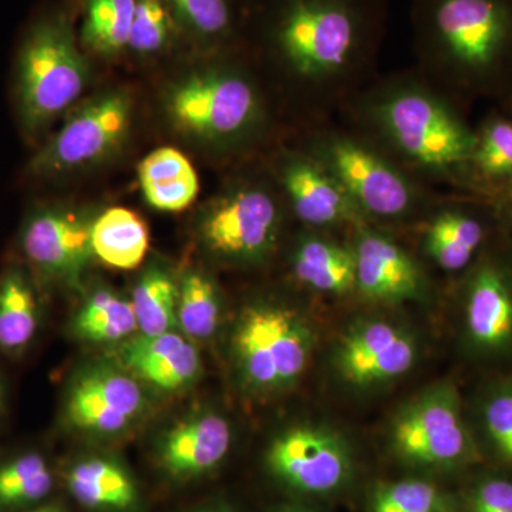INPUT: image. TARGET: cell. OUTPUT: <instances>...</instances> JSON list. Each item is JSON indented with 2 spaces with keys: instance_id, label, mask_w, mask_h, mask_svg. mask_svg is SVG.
Instances as JSON below:
<instances>
[{
  "instance_id": "obj_1",
  "label": "cell",
  "mask_w": 512,
  "mask_h": 512,
  "mask_svg": "<svg viewBox=\"0 0 512 512\" xmlns=\"http://www.w3.org/2000/svg\"><path fill=\"white\" fill-rule=\"evenodd\" d=\"M387 0H265L259 46L291 90L303 130L330 121L377 76Z\"/></svg>"
},
{
  "instance_id": "obj_2",
  "label": "cell",
  "mask_w": 512,
  "mask_h": 512,
  "mask_svg": "<svg viewBox=\"0 0 512 512\" xmlns=\"http://www.w3.org/2000/svg\"><path fill=\"white\" fill-rule=\"evenodd\" d=\"M339 114L420 183L461 194L474 126L464 104L419 70L375 77Z\"/></svg>"
},
{
  "instance_id": "obj_3",
  "label": "cell",
  "mask_w": 512,
  "mask_h": 512,
  "mask_svg": "<svg viewBox=\"0 0 512 512\" xmlns=\"http://www.w3.org/2000/svg\"><path fill=\"white\" fill-rule=\"evenodd\" d=\"M417 70L461 103L512 94V0H412Z\"/></svg>"
},
{
  "instance_id": "obj_4",
  "label": "cell",
  "mask_w": 512,
  "mask_h": 512,
  "mask_svg": "<svg viewBox=\"0 0 512 512\" xmlns=\"http://www.w3.org/2000/svg\"><path fill=\"white\" fill-rule=\"evenodd\" d=\"M90 64L76 29L72 6L42 10L29 23L15 62L16 116L30 143H40L83 96Z\"/></svg>"
},
{
  "instance_id": "obj_5",
  "label": "cell",
  "mask_w": 512,
  "mask_h": 512,
  "mask_svg": "<svg viewBox=\"0 0 512 512\" xmlns=\"http://www.w3.org/2000/svg\"><path fill=\"white\" fill-rule=\"evenodd\" d=\"M164 106L181 133L222 153L254 146L265 137L271 120L255 74L231 59L214 60L185 74L168 89Z\"/></svg>"
},
{
  "instance_id": "obj_6",
  "label": "cell",
  "mask_w": 512,
  "mask_h": 512,
  "mask_svg": "<svg viewBox=\"0 0 512 512\" xmlns=\"http://www.w3.org/2000/svg\"><path fill=\"white\" fill-rule=\"evenodd\" d=\"M299 147L325 165L367 224L426 217L440 200L433 188L345 126L326 121L306 128Z\"/></svg>"
},
{
  "instance_id": "obj_7",
  "label": "cell",
  "mask_w": 512,
  "mask_h": 512,
  "mask_svg": "<svg viewBox=\"0 0 512 512\" xmlns=\"http://www.w3.org/2000/svg\"><path fill=\"white\" fill-rule=\"evenodd\" d=\"M315 335L292 306L256 299L242 309L232 333V356L239 379L251 393L285 392L311 362Z\"/></svg>"
},
{
  "instance_id": "obj_8",
  "label": "cell",
  "mask_w": 512,
  "mask_h": 512,
  "mask_svg": "<svg viewBox=\"0 0 512 512\" xmlns=\"http://www.w3.org/2000/svg\"><path fill=\"white\" fill-rule=\"evenodd\" d=\"M242 178L202 211L198 234L214 258L229 265L265 264L281 239L284 195L274 180Z\"/></svg>"
},
{
  "instance_id": "obj_9",
  "label": "cell",
  "mask_w": 512,
  "mask_h": 512,
  "mask_svg": "<svg viewBox=\"0 0 512 512\" xmlns=\"http://www.w3.org/2000/svg\"><path fill=\"white\" fill-rule=\"evenodd\" d=\"M133 110L134 100L126 89H109L74 106L62 126L40 141L26 175L47 181L103 163L126 143Z\"/></svg>"
},
{
  "instance_id": "obj_10",
  "label": "cell",
  "mask_w": 512,
  "mask_h": 512,
  "mask_svg": "<svg viewBox=\"0 0 512 512\" xmlns=\"http://www.w3.org/2000/svg\"><path fill=\"white\" fill-rule=\"evenodd\" d=\"M390 437L396 453L417 466H456L474 453L460 394L451 383L437 384L406 404L393 420Z\"/></svg>"
},
{
  "instance_id": "obj_11",
  "label": "cell",
  "mask_w": 512,
  "mask_h": 512,
  "mask_svg": "<svg viewBox=\"0 0 512 512\" xmlns=\"http://www.w3.org/2000/svg\"><path fill=\"white\" fill-rule=\"evenodd\" d=\"M503 234L504 242L491 239L461 278L468 345L484 356L512 349V239Z\"/></svg>"
},
{
  "instance_id": "obj_12",
  "label": "cell",
  "mask_w": 512,
  "mask_h": 512,
  "mask_svg": "<svg viewBox=\"0 0 512 512\" xmlns=\"http://www.w3.org/2000/svg\"><path fill=\"white\" fill-rule=\"evenodd\" d=\"M93 221L84 212L64 205L36 207L20 229L23 264L35 278L76 285L94 256Z\"/></svg>"
},
{
  "instance_id": "obj_13",
  "label": "cell",
  "mask_w": 512,
  "mask_h": 512,
  "mask_svg": "<svg viewBox=\"0 0 512 512\" xmlns=\"http://www.w3.org/2000/svg\"><path fill=\"white\" fill-rule=\"evenodd\" d=\"M147 404L140 380L121 366L97 363L70 383L64 417L74 429L114 436L143 419Z\"/></svg>"
},
{
  "instance_id": "obj_14",
  "label": "cell",
  "mask_w": 512,
  "mask_h": 512,
  "mask_svg": "<svg viewBox=\"0 0 512 512\" xmlns=\"http://www.w3.org/2000/svg\"><path fill=\"white\" fill-rule=\"evenodd\" d=\"M272 178L293 217L305 228H348L353 232L367 224L325 165L299 146L278 153Z\"/></svg>"
},
{
  "instance_id": "obj_15",
  "label": "cell",
  "mask_w": 512,
  "mask_h": 512,
  "mask_svg": "<svg viewBox=\"0 0 512 512\" xmlns=\"http://www.w3.org/2000/svg\"><path fill=\"white\" fill-rule=\"evenodd\" d=\"M500 231L493 204L456 192L440 198L426 215L421 248L447 274H463Z\"/></svg>"
},
{
  "instance_id": "obj_16",
  "label": "cell",
  "mask_w": 512,
  "mask_h": 512,
  "mask_svg": "<svg viewBox=\"0 0 512 512\" xmlns=\"http://www.w3.org/2000/svg\"><path fill=\"white\" fill-rule=\"evenodd\" d=\"M266 464L274 476L295 490L328 494L348 478L350 456L346 444L333 431L295 426L272 441Z\"/></svg>"
},
{
  "instance_id": "obj_17",
  "label": "cell",
  "mask_w": 512,
  "mask_h": 512,
  "mask_svg": "<svg viewBox=\"0 0 512 512\" xmlns=\"http://www.w3.org/2000/svg\"><path fill=\"white\" fill-rule=\"evenodd\" d=\"M352 234L356 292L363 299L383 305L426 301L429 276L406 248L375 225H362Z\"/></svg>"
},
{
  "instance_id": "obj_18",
  "label": "cell",
  "mask_w": 512,
  "mask_h": 512,
  "mask_svg": "<svg viewBox=\"0 0 512 512\" xmlns=\"http://www.w3.org/2000/svg\"><path fill=\"white\" fill-rule=\"evenodd\" d=\"M416 357V340L406 329L372 319L359 320L343 333L335 362L345 382L365 389L406 375Z\"/></svg>"
},
{
  "instance_id": "obj_19",
  "label": "cell",
  "mask_w": 512,
  "mask_h": 512,
  "mask_svg": "<svg viewBox=\"0 0 512 512\" xmlns=\"http://www.w3.org/2000/svg\"><path fill=\"white\" fill-rule=\"evenodd\" d=\"M119 365L141 383L164 393H178L200 379L202 362L194 340L183 332L144 336L119 343L116 349Z\"/></svg>"
},
{
  "instance_id": "obj_20",
  "label": "cell",
  "mask_w": 512,
  "mask_h": 512,
  "mask_svg": "<svg viewBox=\"0 0 512 512\" xmlns=\"http://www.w3.org/2000/svg\"><path fill=\"white\" fill-rule=\"evenodd\" d=\"M232 443L228 420L201 412L181 420L161 437L158 461L168 476L185 480L214 470L227 457Z\"/></svg>"
},
{
  "instance_id": "obj_21",
  "label": "cell",
  "mask_w": 512,
  "mask_h": 512,
  "mask_svg": "<svg viewBox=\"0 0 512 512\" xmlns=\"http://www.w3.org/2000/svg\"><path fill=\"white\" fill-rule=\"evenodd\" d=\"M512 185V114L494 107L474 126L461 194L491 201Z\"/></svg>"
},
{
  "instance_id": "obj_22",
  "label": "cell",
  "mask_w": 512,
  "mask_h": 512,
  "mask_svg": "<svg viewBox=\"0 0 512 512\" xmlns=\"http://www.w3.org/2000/svg\"><path fill=\"white\" fill-rule=\"evenodd\" d=\"M293 278L306 289L325 295L356 292V259L352 245L336 241L325 231L306 228L291 252Z\"/></svg>"
},
{
  "instance_id": "obj_23",
  "label": "cell",
  "mask_w": 512,
  "mask_h": 512,
  "mask_svg": "<svg viewBox=\"0 0 512 512\" xmlns=\"http://www.w3.org/2000/svg\"><path fill=\"white\" fill-rule=\"evenodd\" d=\"M40 303L35 276L25 264H10L0 272V350L22 356L36 339Z\"/></svg>"
},
{
  "instance_id": "obj_24",
  "label": "cell",
  "mask_w": 512,
  "mask_h": 512,
  "mask_svg": "<svg viewBox=\"0 0 512 512\" xmlns=\"http://www.w3.org/2000/svg\"><path fill=\"white\" fill-rule=\"evenodd\" d=\"M144 200L158 211L178 212L190 207L200 192V180L191 161L181 151L161 147L138 165Z\"/></svg>"
},
{
  "instance_id": "obj_25",
  "label": "cell",
  "mask_w": 512,
  "mask_h": 512,
  "mask_svg": "<svg viewBox=\"0 0 512 512\" xmlns=\"http://www.w3.org/2000/svg\"><path fill=\"white\" fill-rule=\"evenodd\" d=\"M67 485L77 503L92 510L128 511L138 503L133 478L109 458H86L74 464Z\"/></svg>"
},
{
  "instance_id": "obj_26",
  "label": "cell",
  "mask_w": 512,
  "mask_h": 512,
  "mask_svg": "<svg viewBox=\"0 0 512 512\" xmlns=\"http://www.w3.org/2000/svg\"><path fill=\"white\" fill-rule=\"evenodd\" d=\"M94 256L117 269H136L146 258L150 234L146 222L136 212L123 207L109 208L94 218Z\"/></svg>"
},
{
  "instance_id": "obj_27",
  "label": "cell",
  "mask_w": 512,
  "mask_h": 512,
  "mask_svg": "<svg viewBox=\"0 0 512 512\" xmlns=\"http://www.w3.org/2000/svg\"><path fill=\"white\" fill-rule=\"evenodd\" d=\"M72 330L90 343H121L138 333L130 299L109 288H97L74 315Z\"/></svg>"
},
{
  "instance_id": "obj_28",
  "label": "cell",
  "mask_w": 512,
  "mask_h": 512,
  "mask_svg": "<svg viewBox=\"0 0 512 512\" xmlns=\"http://www.w3.org/2000/svg\"><path fill=\"white\" fill-rule=\"evenodd\" d=\"M137 0H84L79 39L83 49L103 59L127 53Z\"/></svg>"
},
{
  "instance_id": "obj_29",
  "label": "cell",
  "mask_w": 512,
  "mask_h": 512,
  "mask_svg": "<svg viewBox=\"0 0 512 512\" xmlns=\"http://www.w3.org/2000/svg\"><path fill=\"white\" fill-rule=\"evenodd\" d=\"M138 333L157 336L177 329L178 285L161 265H151L138 278L131 295Z\"/></svg>"
},
{
  "instance_id": "obj_30",
  "label": "cell",
  "mask_w": 512,
  "mask_h": 512,
  "mask_svg": "<svg viewBox=\"0 0 512 512\" xmlns=\"http://www.w3.org/2000/svg\"><path fill=\"white\" fill-rule=\"evenodd\" d=\"M222 301L217 282L202 271L187 272L178 286V328L191 340H207L217 333Z\"/></svg>"
},
{
  "instance_id": "obj_31",
  "label": "cell",
  "mask_w": 512,
  "mask_h": 512,
  "mask_svg": "<svg viewBox=\"0 0 512 512\" xmlns=\"http://www.w3.org/2000/svg\"><path fill=\"white\" fill-rule=\"evenodd\" d=\"M52 488V470L37 451H26L0 464V510L40 503Z\"/></svg>"
},
{
  "instance_id": "obj_32",
  "label": "cell",
  "mask_w": 512,
  "mask_h": 512,
  "mask_svg": "<svg viewBox=\"0 0 512 512\" xmlns=\"http://www.w3.org/2000/svg\"><path fill=\"white\" fill-rule=\"evenodd\" d=\"M184 32L205 45L231 46L239 36L234 0H168Z\"/></svg>"
},
{
  "instance_id": "obj_33",
  "label": "cell",
  "mask_w": 512,
  "mask_h": 512,
  "mask_svg": "<svg viewBox=\"0 0 512 512\" xmlns=\"http://www.w3.org/2000/svg\"><path fill=\"white\" fill-rule=\"evenodd\" d=\"M181 30L168 0H137L127 53L137 57L163 55L173 47Z\"/></svg>"
},
{
  "instance_id": "obj_34",
  "label": "cell",
  "mask_w": 512,
  "mask_h": 512,
  "mask_svg": "<svg viewBox=\"0 0 512 512\" xmlns=\"http://www.w3.org/2000/svg\"><path fill=\"white\" fill-rule=\"evenodd\" d=\"M446 507L440 491L419 480L386 485L373 500V512H443Z\"/></svg>"
},
{
  "instance_id": "obj_35",
  "label": "cell",
  "mask_w": 512,
  "mask_h": 512,
  "mask_svg": "<svg viewBox=\"0 0 512 512\" xmlns=\"http://www.w3.org/2000/svg\"><path fill=\"white\" fill-rule=\"evenodd\" d=\"M481 420L497 453L512 463V382L497 384L488 392Z\"/></svg>"
},
{
  "instance_id": "obj_36",
  "label": "cell",
  "mask_w": 512,
  "mask_h": 512,
  "mask_svg": "<svg viewBox=\"0 0 512 512\" xmlns=\"http://www.w3.org/2000/svg\"><path fill=\"white\" fill-rule=\"evenodd\" d=\"M471 512H512V483L485 481L473 495Z\"/></svg>"
},
{
  "instance_id": "obj_37",
  "label": "cell",
  "mask_w": 512,
  "mask_h": 512,
  "mask_svg": "<svg viewBox=\"0 0 512 512\" xmlns=\"http://www.w3.org/2000/svg\"><path fill=\"white\" fill-rule=\"evenodd\" d=\"M490 202L493 204L500 228L512 239V185Z\"/></svg>"
},
{
  "instance_id": "obj_38",
  "label": "cell",
  "mask_w": 512,
  "mask_h": 512,
  "mask_svg": "<svg viewBox=\"0 0 512 512\" xmlns=\"http://www.w3.org/2000/svg\"><path fill=\"white\" fill-rule=\"evenodd\" d=\"M6 413V393L5 386H3L2 379H0V420L3 419Z\"/></svg>"
},
{
  "instance_id": "obj_39",
  "label": "cell",
  "mask_w": 512,
  "mask_h": 512,
  "mask_svg": "<svg viewBox=\"0 0 512 512\" xmlns=\"http://www.w3.org/2000/svg\"><path fill=\"white\" fill-rule=\"evenodd\" d=\"M30 512H63L62 508L57 505H43V507L36 508V510Z\"/></svg>"
},
{
  "instance_id": "obj_40",
  "label": "cell",
  "mask_w": 512,
  "mask_h": 512,
  "mask_svg": "<svg viewBox=\"0 0 512 512\" xmlns=\"http://www.w3.org/2000/svg\"><path fill=\"white\" fill-rule=\"evenodd\" d=\"M497 106H500L501 109L507 110L508 113L512 114V94L510 97H508L507 100L504 101V103L497 104Z\"/></svg>"
},
{
  "instance_id": "obj_41",
  "label": "cell",
  "mask_w": 512,
  "mask_h": 512,
  "mask_svg": "<svg viewBox=\"0 0 512 512\" xmlns=\"http://www.w3.org/2000/svg\"><path fill=\"white\" fill-rule=\"evenodd\" d=\"M198 512H231L227 510V508H205V510H201Z\"/></svg>"
},
{
  "instance_id": "obj_42",
  "label": "cell",
  "mask_w": 512,
  "mask_h": 512,
  "mask_svg": "<svg viewBox=\"0 0 512 512\" xmlns=\"http://www.w3.org/2000/svg\"><path fill=\"white\" fill-rule=\"evenodd\" d=\"M285 512H306V511L292 510V511H285Z\"/></svg>"
}]
</instances>
